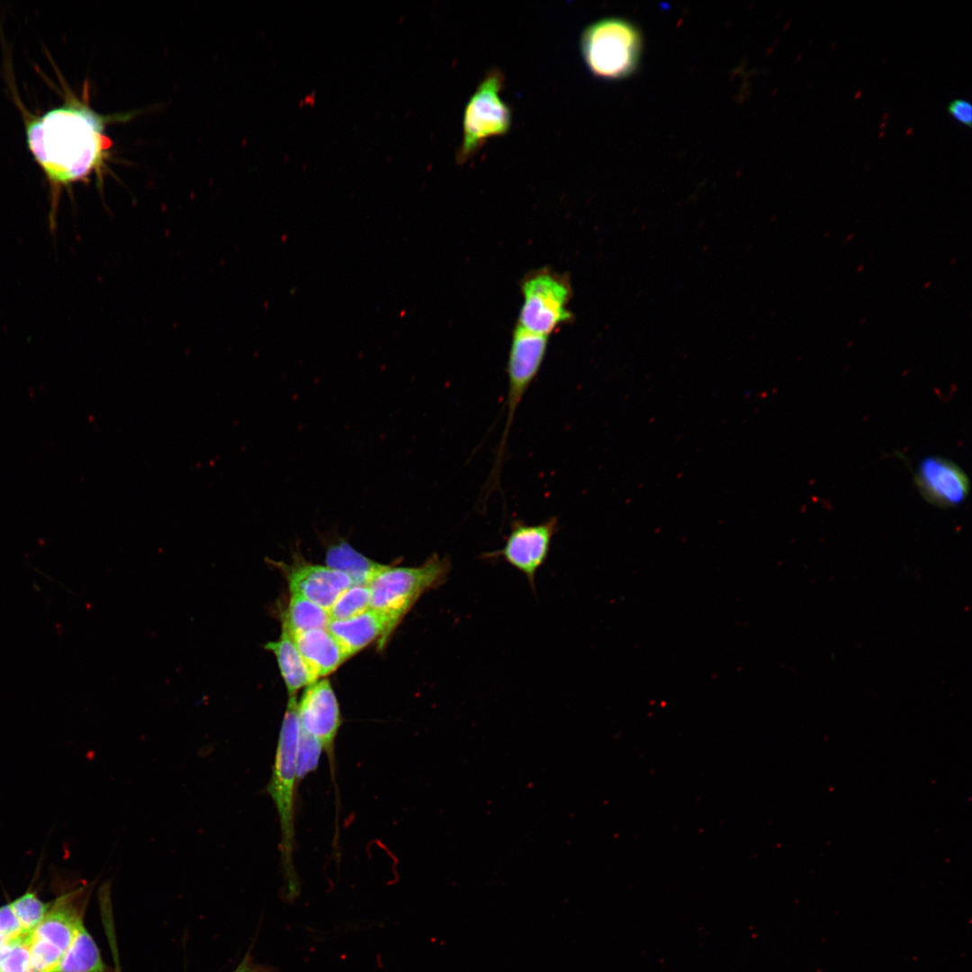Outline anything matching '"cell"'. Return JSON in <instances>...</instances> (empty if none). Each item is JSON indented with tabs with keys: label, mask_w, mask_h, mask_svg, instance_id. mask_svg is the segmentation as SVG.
Here are the masks:
<instances>
[{
	"label": "cell",
	"mask_w": 972,
	"mask_h": 972,
	"mask_svg": "<svg viewBox=\"0 0 972 972\" xmlns=\"http://www.w3.org/2000/svg\"><path fill=\"white\" fill-rule=\"evenodd\" d=\"M104 122L74 98L27 122L29 150L52 185H69L99 171L112 147Z\"/></svg>",
	"instance_id": "1"
},
{
	"label": "cell",
	"mask_w": 972,
	"mask_h": 972,
	"mask_svg": "<svg viewBox=\"0 0 972 972\" xmlns=\"http://www.w3.org/2000/svg\"><path fill=\"white\" fill-rule=\"evenodd\" d=\"M299 732L298 702L296 695L290 696L277 741L274 762L266 790L271 796L280 822L281 867L285 883L284 896L288 902L298 897L301 886L294 867L296 749Z\"/></svg>",
	"instance_id": "2"
},
{
	"label": "cell",
	"mask_w": 972,
	"mask_h": 972,
	"mask_svg": "<svg viewBox=\"0 0 972 972\" xmlns=\"http://www.w3.org/2000/svg\"><path fill=\"white\" fill-rule=\"evenodd\" d=\"M449 557L432 554L418 567H383L368 586L370 608L386 616L390 634L426 591L444 584L451 571Z\"/></svg>",
	"instance_id": "3"
},
{
	"label": "cell",
	"mask_w": 972,
	"mask_h": 972,
	"mask_svg": "<svg viewBox=\"0 0 972 972\" xmlns=\"http://www.w3.org/2000/svg\"><path fill=\"white\" fill-rule=\"evenodd\" d=\"M642 36L629 21L606 17L590 23L582 32L580 52L589 70L597 77L617 80L632 75L639 65Z\"/></svg>",
	"instance_id": "4"
},
{
	"label": "cell",
	"mask_w": 972,
	"mask_h": 972,
	"mask_svg": "<svg viewBox=\"0 0 972 972\" xmlns=\"http://www.w3.org/2000/svg\"><path fill=\"white\" fill-rule=\"evenodd\" d=\"M89 891L81 886L58 896L42 921L30 932L29 949L33 972H53L84 922Z\"/></svg>",
	"instance_id": "5"
},
{
	"label": "cell",
	"mask_w": 972,
	"mask_h": 972,
	"mask_svg": "<svg viewBox=\"0 0 972 972\" xmlns=\"http://www.w3.org/2000/svg\"><path fill=\"white\" fill-rule=\"evenodd\" d=\"M504 86L502 72L494 68L486 73L470 97L463 116V139L456 160H469L492 137L505 135L510 129L511 111L500 97Z\"/></svg>",
	"instance_id": "6"
},
{
	"label": "cell",
	"mask_w": 972,
	"mask_h": 972,
	"mask_svg": "<svg viewBox=\"0 0 972 972\" xmlns=\"http://www.w3.org/2000/svg\"><path fill=\"white\" fill-rule=\"evenodd\" d=\"M523 302L518 325L548 337L572 319L569 303L572 295L566 275L547 267L527 274L521 282Z\"/></svg>",
	"instance_id": "7"
},
{
	"label": "cell",
	"mask_w": 972,
	"mask_h": 972,
	"mask_svg": "<svg viewBox=\"0 0 972 972\" xmlns=\"http://www.w3.org/2000/svg\"><path fill=\"white\" fill-rule=\"evenodd\" d=\"M559 530L558 518L550 517L538 524L513 519L501 549L484 553L482 558L489 561L504 560L521 572L536 592V575L548 558L551 544Z\"/></svg>",
	"instance_id": "8"
},
{
	"label": "cell",
	"mask_w": 972,
	"mask_h": 972,
	"mask_svg": "<svg viewBox=\"0 0 972 972\" xmlns=\"http://www.w3.org/2000/svg\"><path fill=\"white\" fill-rule=\"evenodd\" d=\"M299 727L312 735L326 752L334 772L335 743L342 724L339 705L328 680L309 685L298 703Z\"/></svg>",
	"instance_id": "9"
},
{
	"label": "cell",
	"mask_w": 972,
	"mask_h": 972,
	"mask_svg": "<svg viewBox=\"0 0 972 972\" xmlns=\"http://www.w3.org/2000/svg\"><path fill=\"white\" fill-rule=\"evenodd\" d=\"M915 483L928 502L941 508L962 504L969 491L965 472L953 462L939 456H928L920 463Z\"/></svg>",
	"instance_id": "10"
},
{
	"label": "cell",
	"mask_w": 972,
	"mask_h": 972,
	"mask_svg": "<svg viewBox=\"0 0 972 972\" xmlns=\"http://www.w3.org/2000/svg\"><path fill=\"white\" fill-rule=\"evenodd\" d=\"M291 594L328 610L339 595L353 585L347 574L327 565L301 563L288 572Z\"/></svg>",
	"instance_id": "11"
},
{
	"label": "cell",
	"mask_w": 972,
	"mask_h": 972,
	"mask_svg": "<svg viewBox=\"0 0 972 972\" xmlns=\"http://www.w3.org/2000/svg\"><path fill=\"white\" fill-rule=\"evenodd\" d=\"M328 630L341 646L346 659L377 638L379 646L382 647L390 634L386 616L373 608L347 619L330 620Z\"/></svg>",
	"instance_id": "12"
},
{
	"label": "cell",
	"mask_w": 972,
	"mask_h": 972,
	"mask_svg": "<svg viewBox=\"0 0 972 972\" xmlns=\"http://www.w3.org/2000/svg\"><path fill=\"white\" fill-rule=\"evenodd\" d=\"M292 636L316 680L330 674L346 660L341 646L328 628L295 633Z\"/></svg>",
	"instance_id": "13"
},
{
	"label": "cell",
	"mask_w": 972,
	"mask_h": 972,
	"mask_svg": "<svg viewBox=\"0 0 972 972\" xmlns=\"http://www.w3.org/2000/svg\"><path fill=\"white\" fill-rule=\"evenodd\" d=\"M265 648L275 655L289 697L294 696L300 688L317 680L301 655L291 633L284 626L282 625L280 638L276 642H269Z\"/></svg>",
	"instance_id": "14"
},
{
	"label": "cell",
	"mask_w": 972,
	"mask_h": 972,
	"mask_svg": "<svg viewBox=\"0 0 972 972\" xmlns=\"http://www.w3.org/2000/svg\"><path fill=\"white\" fill-rule=\"evenodd\" d=\"M53 972H113L104 961L100 950L84 925Z\"/></svg>",
	"instance_id": "15"
},
{
	"label": "cell",
	"mask_w": 972,
	"mask_h": 972,
	"mask_svg": "<svg viewBox=\"0 0 972 972\" xmlns=\"http://www.w3.org/2000/svg\"><path fill=\"white\" fill-rule=\"evenodd\" d=\"M326 565L345 572L353 585H368L383 564L375 562L354 549L345 540L328 545L326 551Z\"/></svg>",
	"instance_id": "16"
},
{
	"label": "cell",
	"mask_w": 972,
	"mask_h": 972,
	"mask_svg": "<svg viewBox=\"0 0 972 972\" xmlns=\"http://www.w3.org/2000/svg\"><path fill=\"white\" fill-rule=\"evenodd\" d=\"M329 621L328 610L303 597L291 594L282 625L292 634L313 629H327Z\"/></svg>",
	"instance_id": "17"
},
{
	"label": "cell",
	"mask_w": 972,
	"mask_h": 972,
	"mask_svg": "<svg viewBox=\"0 0 972 972\" xmlns=\"http://www.w3.org/2000/svg\"><path fill=\"white\" fill-rule=\"evenodd\" d=\"M371 591L368 585H352L343 591L328 610L330 620H344L362 614L370 608Z\"/></svg>",
	"instance_id": "18"
},
{
	"label": "cell",
	"mask_w": 972,
	"mask_h": 972,
	"mask_svg": "<svg viewBox=\"0 0 972 972\" xmlns=\"http://www.w3.org/2000/svg\"><path fill=\"white\" fill-rule=\"evenodd\" d=\"M29 935L23 933L0 945L1 972H33L29 949Z\"/></svg>",
	"instance_id": "19"
},
{
	"label": "cell",
	"mask_w": 972,
	"mask_h": 972,
	"mask_svg": "<svg viewBox=\"0 0 972 972\" xmlns=\"http://www.w3.org/2000/svg\"><path fill=\"white\" fill-rule=\"evenodd\" d=\"M24 933L31 932L45 917L51 903L42 902L35 892L28 891L10 903Z\"/></svg>",
	"instance_id": "20"
},
{
	"label": "cell",
	"mask_w": 972,
	"mask_h": 972,
	"mask_svg": "<svg viewBox=\"0 0 972 972\" xmlns=\"http://www.w3.org/2000/svg\"><path fill=\"white\" fill-rule=\"evenodd\" d=\"M322 751V747L317 739L299 727L296 749V778L298 785L307 775L318 769Z\"/></svg>",
	"instance_id": "21"
},
{
	"label": "cell",
	"mask_w": 972,
	"mask_h": 972,
	"mask_svg": "<svg viewBox=\"0 0 972 972\" xmlns=\"http://www.w3.org/2000/svg\"><path fill=\"white\" fill-rule=\"evenodd\" d=\"M102 921L104 928V932L109 942L111 953L113 960V972H122L119 959V950L116 939L112 898H111V886L108 882L102 885L98 894Z\"/></svg>",
	"instance_id": "22"
},
{
	"label": "cell",
	"mask_w": 972,
	"mask_h": 972,
	"mask_svg": "<svg viewBox=\"0 0 972 972\" xmlns=\"http://www.w3.org/2000/svg\"><path fill=\"white\" fill-rule=\"evenodd\" d=\"M0 933L5 940L24 933L10 903L0 906Z\"/></svg>",
	"instance_id": "23"
},
{
	"label": "cell",
	"mask_w": 972,
	"mask_h": 972,
	"mask_svg": "<svg viewBox=\"0 0 972 972\" xmlns=\"http://www.w3.org/2000/svg\"><path fill=\"white\" fill-rule=\"evenodd\" d=\"M947 112L958 123L968 127L972 126V105L969 101L957 97L949 102Z\"/></svg>",
	"instance_id": "24"
},
{
	"label": "cell",
	"mask_w": 972,
	"mask_h": 972,
	"mask_svg": "<svg viewBox=\"0 0 972 972\" xmlns=\"http://www.w3.org/2000/svg\"><path fill=\"white\" fill-rule=\"evenodd\" d=\"M232 972H280L275 967L269 965L257 964L254 961L251 950H248Z\"/></svg>",
	"instance_id": "25"
},
{
	"label": "cell",
	"mask_w": 972,
	"mask_h": 972,
	"mask_svg": "<svg viewBox=\"0 0 972 972\" xmlns=\"http://www.w3.org/2000/svg\"><path fill=\"white\" fill-rule=\"evenodd\" d=\"M5 941H7V940H4V939L3 937H2V935H1V933H0V942H1V943H3V942H5Z\"/></svg>",
	"instance_id": "26"
},
{
	"label": "cell",
	"mask_w": 972,
	"mask_h": 972,
	"mask_svg": "<svg viewBox=\"0 0 972 972\" xmlns=\"http://www.w3.org/2000/svg\"><path fill=\"white\" fill-rule=\"evenodd\" d=\"M3 943H4V942H3ZM3 943H1V942H0V945H1V944H3Z\"/></svg>",
	"instance_id": "27"
}]
</instances>
